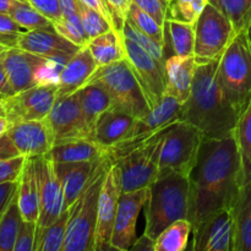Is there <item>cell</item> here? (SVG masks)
Segmentation results:
<instances>
[{
  "mask_svg": "<svg viewBox=\"0 0 251 251\" xmlns=\"http://www.w3.org/2000/svg\"><path fill=\"white\" fill-rule=\"evenodd\" d=\"M203 137L198 127L183 120L172 125L163 139L158 176L178 173L189 176L196 163Z\"/></svg>",
  "mask_w": 251,
  "mask_h": 251,
  "instance_id": "obj_8",
  "label": "cell"
},
{
  "mask_svg": "<svg viewBox=\"0 0 251 251\" xmlns=\"http://www.w3.org/2000/svg\"><path fill=\"white\" fill-rule=\"evenodd\" d=\"M22 1H29V0H22Z\"/></svg>",
  "mask_w": 251,
  "mask_h": 251,
  "instance_id": "obj_59",
  "label": "cell"
},
{
  "mask_svg": "<svg viewBox=\"0 0 251 251\" xmlns=\"http://www.w3.org/2000/svg\"><path fill=\"white\" fill-rule=\"evenodd\" d=\"M17 186H19V180L0 184V220L6 211L9 203L14 199L15 194L17 193Z\"/></svg>",
  "mask_w": 251,
  "mask_h": 251,
  "instance_id": "obj_48",
  "label": "cell"
},
{
  "mask_svg": "<svg viewBox=\"0 0 251 251\" xmlns=\"http://www.w3.org/2000/svg\"><path fill=\"white\" fill-rule=\"evenodd\" d=\"M109 156L103 159L95 176L77 200L70 206L63 251H95L96 228L98 218V201L105 173L112 163Z\"/></svg>",
  "mask_w": 251,
  "mask_h": 251,
  "instance_id": "obj_5",
  "label": "cell"
},
{
  "mask_svg": "<svg viewBox=\"0 0 251 251\" xmlns=\"http://www.w3.org/2000/svg\"><path fill=\"white\" fill-rule=\"evenodd\" d=\"M1 54H0V100L10 97V96H14L15 93H16L15 92L14 87H12L11 82H10L9 76H7L6 70H5L4 64H2Z\"/></svg>",
  "mask_w": 251,
  "mask_h": 251,
  "instance_id": "obj_50",
  "label": "cell"
},
{
  "mask_svg": "<svg viewBox=\"0 0 251 251\" xmlns=\"http://www.w3.org/2000/svg\"><path fill=\"white\" fill-rule=\"evenodd\" d=\"M181 104L173 97L164 96L157 107L152 108L149 114L136 118L129 134L123 141L109 149L112 161H118L135 150L145 146L161 136L169 127L180 120Z\"/></svg>",
  "mask_w": 251,
  "mask_h": 251,
  "instance_id": "obj_7",
  "label": "cell"
},
{
  "mask_svg": "<svg viewBox=\"0 0 251 251\" xmlns=\"http://www.w3.org/2000/svg\"><path fill=\"white\" fill-rule=\"evenodd\" d=\"M69 216L70 208L64 211L60 217L48 227L37 230L34 251H63Z\"/></svg>",
  "mask_w": 251,
  "mask_h": 251,
  "instance_id": "obj_32",
  "label": "cell"
},
{
  "mask_svg": "<svg viewBox=\"0 0 251 251\" xmlns=\"http://www.w3.org/2000/svg\"><path fill=\"white\" fill-rule=\"evenodd\" d=\"M46 119L53 131L55 142L76 137H88V129L77 92L64 97H56L55 103Z\"/></svg>",
  "mask_w": 251,
  "mask_h": 251,
  "instance_id": "obj_17",
  "label": "cell"
},
{
  "mask_svg": "<svg viewBox=\"0 0 251 251\" xmlns=\"http://www.w3.org/2000/svg\"><path fill=\"white\" fill-rule=\"evenodd\" d=\"M49 154L54 163H68L97 161L109 156V150L88 137H76L55 142Z\"/></svg>",
  "mask_w": 251,
  "mask_h": 251,
  "instance_id": "obj_25",
  "label": "cell"
},
{
  "mask_svg": "<svg viewBox=\"0 0 251 251\" xmlns=\"http://www.w3.org/2000/svg\"><path fill=\"white\" fill-rule=\"evenodd\" d=\"M220 58L198 64L190 96L181 104L180 120L198 127L207 139L233 135L239 119L218 83Z\"/></svg>",
  "mask_w": 251,
  "mask_h": 251,
  "instance_id": "obj_2",
  "label": "cell"
},
{
  "mask_svg": "<svg viewBox=\"0 0 251 251\" xmlns=\"http://www.w3.org/2000/svg\"><path fill=\"white\" fill-rule=\"evenodd\" d=\"M0 114H4V109H2V105H1V100H0Z\"/></svg>",
  "mask_w": 251,
  "mask_h": 251,
  "instance_id": "obj_58",
  "label": "cell"
},
{
  "mask_svg": "<svg viewBox=\"0 0 251 251\" xmlns=\"http://www.w3.org/2000/svg\"><path fill=\"white\" fill-rule=\"evenodd\" d=\"M17 156H21V153L6 132L0 137V159H7Z\"/></svg>",
  "mask_w": 251,
  "mask_h": 251,
  "instance_id": "obj_49",
  "label": "cell"
},
{
  "mask_svg": "<svg viewBox=\"0 0 251 251\" xmlns=\"http://www.w3.org/2000/svg\"><path fill=\"white\" fill-rule=\"evenodd\" d=\"M193 233L194 251H234L235 228L230 210L215 213Z\"/></svg>",
  "mask_w": 251,
  "mask_h": 251,
  "instance_id": "obj_16",
  "label": "cell"
},
{
  "mask_svg": "<svg viewBox=\"0 0 251 251\" xmlns=\"http://www.w3.org/2000/svg\"><path fill=\"white\" fill-rule=\"evenodd\" d=\"M80 16L82 20L83 27L87 33L88 38L92 39L96 37L100 36V34L105 33L109 29L113 28L110 22L107 19L102 16L100 12L95 11V10L90 9V7L85 6L80 2Z\"/></svg>",
  "mask_w": 251,
  "mask_h": 251,
  "instance_id": "obj_41",
  "label": "cell"
},
{
  "mask_svg": "<svg viewBox=\"0 0 251 251\" xmlns=\"http://www.w3.org/2000/svg\"><path fill=\"white\" fill-rule=\"evenodd\" d=\"M217 80L240 117L251 100V48L245 29L235 34L220 58Z\"/></svg>",
  "mask_w": 251,
  "mask_h": 251,
  "instance_id": "obj_4",
  "label": "cell"
},
{
  "mask_svg": "<svg viewBox=\"0 0 251 251\" xmlns=\"http://www.w3.org/2000/svg\"><path fill=\"white\" fill-rule=\"evenodd\" d=\"M22 221L24 217L21 215L16 193L0 220V251H14Z\"/></svg>",
  "mask_w": 251,
  "mask_h": 251,
  "instance_id": "obj_33",
  "label": "cell"
},
{
  "mask_svg": "<svg viewBox=\"0 0 251 251\" xmlns=\"http://www.w3.org/2000/svg\"><path fill=\"white\" fill-rule=\"evenodd\" d=\"M167 20L195 24L207 0H167Z\"/></svg>",
  "mask_w": 251,
  "mask_h": 251,
  "instance_id": "obj_37",
  "label": "cell"
},
{
  "mask_svg": "<svg viewBox=\"0 0 251 251\" xmlns=\"http://www.w3.org/2000/svg\"><path fill=\"white\" fill-rule=\"evenodd\" d=\"M37 222L31 221H22L20 226L19 234H17L16 243H15L14 251H34L36 244Z\"/></svg>",
  "mask_w": 251,
  "mask_h": 251,
  "instance_id": "obj_44",
  "label": "cell"
},
{
  "mask_svg": "<svg viewBox=\"0 0 251 251\" xmlns=\"http://www.w3.org/2000/svg\"><path fill=\"white\" fill-rule=\"evenodd\" d=\"M7 135L22 156L36 157L50 152L55 137L47 119L28 120L10 124Z\"/></svg>",
  "mask_w": 251,
  "mask_h": 251,
  "instance_id": "obj_19",
  "label": "cell"
},
{
  "mask_svg": "<svg viewBox=\"0 0 251 251\" xmlns=\"http://www.w3.org/2000/svg\"><path fill=\"white\" fill-rule=\"evenodd\" d=\"M58 97V85H37L34 87L2 98L1 105L10 124L48 117Z\"/></svg>",
  "mask_w": 251,
  "mask_h": 251,
  "instance_id": "obj_12",
  "label": "cell"
},
{
  "mask_svg": "<svg viewBox=\"0 0 251 251\" xmlns=\"http://www.w3.org/2000/svg\"><path fill=\"white\" fill-rule=\"evenodd\" d=\"M17 48L42 58L56 60L61 64H65L81 49L80 47L59 34L54 27L26 31L19 37Z\"/></svg>",
  "mask_w": 251,
  "mask_h": 251,
  "instance_id": "obj_18",
  "label": "cell"
},
{
  "mask_svg": "<svg viewBox=\"0 0 251 251\" xmlns=\"http://www.w3.org/2000/svg\"><path fill=\"white\" fill-rule=\"evenodd\" d=\"M196 63H207L222 56L235 37L234 27L227 16L207 2L195 24Z\"/></svg>",
  "mask_w": 251,
  "mask_h": 251,
  "instance_id": "obj_9",
  "label": "cell"
},
{
  "mask_svg": "<svg viewBox=\"0 0 251 251\" xmlns=\"http://www.w3.org/2000/svg\"><path fill=\"white\" fill-rule=\"evenodd\" d=\"M10 16L19 25H21L27 31L39 28H51L53 22L42 15L36 7L32 6L28 1L15 0L11 10L9 12Z\"/></svg>",
  "mask_w": 251,
  "mask_h": 251,
  "instance_id": "obj_36",
  "label": "cell"
},
{
  "mask_svg": "<svg viewBox=\"0 0 251 251\" xmlns=\"http://www.w3.org/2000/svg\"><path fill=\"white\" fill-rule=\"evenodd\" d=\"M193 232L190 221L178 220L166 228L154 240L153 251H184Z\"/></svg>",
  "mask_w": 251,
  "mask_h": 251,
  "instance_id": "obj_31",
  "label": "cell"
},
{
  "mask_svg": "<svg viewBox=\"0 0 251 251\" xmlns=\"http://www.w3.org/2000/svg\"><path fill=\"white\" fill-rule=\"evenodd\" d=\"M244 185L242 156L234 134L223 139L203 137L189 174V215L193 230L222 210H232Z\"/></svg>",
  "mask_w": 251,
  "mask_h": 251,
  "instance_id": "obj_1",
  "label": "cell"
},
{
  "mask_svg": "<svg viewBox=\"0 0 251 251\" xmlns=\"http://www.w3.org/2000/svg\"><path fill=\"white\" fill-rule=\"evenodd\" d=\"M234 136L242 156L244 183H247L251 180V100L247 109L238 119Z\"/></svg>",
  "mask_w": 251,
  "mask_h": 251,
  "instance_id": "obj_34",
  "label": "cell"
},
{
  "mask_svg": "<svg viewBox=\"0 0 251 251\" xmlns=\"http://www.w3.org/2000/svg\"><path fill=\"white\" fill-rule=\"evenodd\" d=\"M167 47L171 49L172 55H195V25L166 20L164 22V49Z\"/></svg>",
  "mask_w": 251,
  "mask_h": 251,
  "instance_id": "obj_30",
  "label": "cell"
},
{
  "mask_svg": "<svg viewBox=\"0 0 251 251\" xmlns=\"http://www.w3.org/2000/svg\"><path fill=\"white\" fill-rule=\"evenodd\" d=\"M169 129L150 144L115 161L122 171V193L146 189L158 178L159 154Z\"/></svg>",
  "mask_w": 251,
  "mask_h": 251,
  "instance_id": "obj_10",
  "label": "cell"
},
{
  "mask_svg": "<svg viewBox=\"0 0 251 251\" xmlns=\"http://www.w3.org/2000/svg\"><path fill=\"white\" fill-rule=\"evenodd\" d=\"M113 19V27L122 33L132 0H104Z\"/></svg>",
  "mask_w": 251,
  "mask_h": 251,
  "instance_id": "obj_45",
  "label": "cell"
},
{
  "mask_svg": "<svg viewBox=\"0 0 251 251\" xmlns=\"http://www.w3.org/2000/svg\"><path fill=\"white\" fill-rule=\"evenodd\" d=\"M123 39L126 51V60L129 61L137 81L141 85L152 109L161 103L166 93V64L151 55L146 49L132 39L124 36Z\"/></svg>",
  "mask_w": 251,
  "mask_h": 251,
  "instance_id": "obj_11",
  "label": "cell"
},
{
  "mask_svg": "<svg viewBox=\"0 0 251 251\" xmlns=\"http://www.w3.org/2000/svg\"><path fill=\"white\" fill-rule=\"evenodd\" d=\"M10 126V123L7 120V118L5 117V114H0V137L2 135H5L7 132V129Z\"/></svg>",
  "mask_w": 251,
  "mask_h": 251,
  "instance_id": "obj_55",
  "label": "cell"
},
{
  "mask_svg": "<svg viewBox=\"0 0 251 251\" xmlns=\"http://www.w3.org/2000/svg\"><path fill=\"white\" fill-rule=\"evenodd\" d=\"M6 49H9V48H7V47H5V46H2V44H0V54L4 53V51L6 50Z\"/></svg>",
  "mask_w": 251,
  "mask_h": 251,
  "instance_id": "obj_57",
  "label": "cell"
},
{
  "mask_svg": "<svg viewBox=\"0 0 251 251\" xmlns=\"http://www.w3.org/2000/svg\"><path fill=\"white\" fill-rule=\"evenodd\" d=\"M122 195V171L117 162L109 164L103 180L98 201V218L96 228L95 251L113 250L110 245L113 226Z\"/></svg>",
  "mask_w": 251,
  "mask_h": 251,
  "instance_id": "obj_14",
  "label": "cell"
},
{
  "mask_svg": "<svg viewBox=\"0 0 251 251\" xmlns=\"http://www.w3.org/2000/svg\"><path fill=\"white\" fill-rule=\"evenodd\" d=\"M17 201L24 220L37 222L39 217V186L34 157L26 158L19 178Z\"/></svg>",
  "mask_w": 251,
  "mask_h": 251,
  "instance_id": "obj_26",
  "label": "cell"
},
{
  "mask_svg": "<svg viewBox=\"0 0 251 251\" xmlns=\"http://www.w3.org/2000/svg\"><path fill=\"white\" fill-rule=\"evenodd\" d=\"M36 169L39 186V217L37 230L55 222L64 212V190L50 154L36 156Z\"/></svg>",
  "mask_w": 251,
  "mask_h": 251,
  "instance_id": "obj_13",
  "label": "cell"
},
{
  "mask_svg": "<svg viewBox=\"0 0 251 251\" xmlns=\"http://www.w3.org/2000/svg\"><path fill=\"white\" fill-rule=\"evenodd\" d=\"M82 5L85 6L90 7V9L95 10V11L100 12L104 19H107L108 21L110 22V25L113 26V19H112V15H110L109 9H108L107 4H105L104 0H78ZM114 28V27H113Z\"/></svg>",
  "mask_w": 251,
  "mask_h": 251,
  "instance_id": "obj_51",
  "label": "cell"
},
{
  "mask_svg": "<svg viewBox=\"0 0 251 251\" xmlns=\"http://www.w3.org/2000/svg\"><path fill=\"white\" fill-rule=\"evenodd\" d=\"M189 215V176L178 173L158 176L149 186L145 234L152 240L178 220Z\"/></svg>",
  "mask_w": 251,
  "mask_h": 251,
  "instance_id": "obj_3",
  "label": "cell"
},
{
  "mask_svg": "<svg viewBox=\"0 0 251 251\" xmlns=\"http://www.w3.org/2000/svg\"><path fill=\"white\" fill-rule=\"evenodd\" d=\"M107 157L97 161L55 163L56 173L64 190V210H68L77 200L95 176L100 164Z\"/></svg>",
  "mask_w": 251,
  "mask_h": 251,
  "instance_id": "obj_21",
  "label": "cell"
},
{
  "mask_svg": "<svg viewBox=\"0 0 251 251\" xmlns=\"http://www.w3.org/2000/svg\"><path fill=\"white\" fill-rule=\"evenodd\" d=\"M28 2L53 24L58 22L63 17L60 0H29Z\"/></svg>",
  "mask_w": 251,
  "mask_h": 251,
  "instance_id": "obj_47",
  "label": "cell"
},
{
  "mask_svg": "<svg viewBox=\"0 0 251 251\" xmlns=\"http://www.w3.org/2000/svg\"><path fill=\"white\" fill-rule=\"evenodd\" d=\"M87 83L102 86L112 100L113 108L132 117L141 118L151 110L144 90L126 58L97 68Z\"/></svg>",
  "mask_w": 251,
  "mask_h": 251,
  "instance_id": "obj_6",
  "label": "cell"
},
{
  "mask_svg": "<svg viewBox=\"0 0 251 251\" xmlns=\"http://www.w3.org/2000/svg\"><path fill=\"white\" fill-rule=\"evenodd\" d=\"M247 36H248V41H249V44H250V48H251V21L249 22V25H248L247 27Z\"/></svg>",
  "mask_w": 251,
  "mask_h": 251,
  "instance_id": "obj_56",
  "label": "cell"
},
{
  "mask_svg": "<svg viewBox=\"0 0 251 251\" xmlns=\"http://www.w3.org/2000/svg\"><path fill=\"white\" fill-rule=\"evenodd\" d=\"M123 36L126 37V38L132 39V41L136 42L137 44L142 47L144 49H146L151 55H153L154 58L158 59L159 61L166 64V55H164V47L163 44H161L159 42L154 41L151 37L146 36L145 33L140 32L139 29L135 28L132 25H130L129 22L125 21L124 27H123Z\"/></svg>",
  "mask_w": 251,
  "mask_h": 251,
  "instance_id": "obj_40",
  "label": "cell"
},
{
  "mask_svg": "<svg viewBox=\"0 0 251 251\" xmlns=\"http://www.w3.org/2000/svg\"><path fill=\"white\" fill-rule=\"evenodd\" d=\"M132 2L142 11L151 15L159 25L164 26L167 20V7H168L167 0H132Z\"/></svg>",
  "mask_w": 251,
  "mask_h": 251,
  "instance_id": "obj_46",
  "label": "cell"
},
{
  "mask_svg": "<svg viewBox=\"0 0 251 251\" xmlns=\"http://www.w3.org/2000/svg\"><path fill=\"white\" fill-rule=\"evenodd\" d=\"M149 199V188L132 193H122L113 226L110 245L113 250L129 251L136 240L139 215Z\"/></svg>",
  "mask_w": 251,
  "mask_h": 251,
  "instance_id": "obj_15",
  "label": "cell"
},
{
  "mask_svg": "<svg viewBox=\"0 0 251 251\" xmlns=\"http://www.w3.org/2000/svg\"><path fill=\"white\" fill-rule=\"evenodd\" d=\"M230 211L235 228L234 251H251V180L242 186Z\"/></svg>",
  "mask_w": 251,
  "mask_h": 251,
  "instance_id": "obj_27",
  "label": "cell"
},
{
  "mask_svg": "<svg viewBox=\"0 0 251 251\" xmlns=\"http://www.w3.org/2000/svg\"><path fill=\"white\" fill-rule=\"evenodd\" d=\"M196 68L195 55H172L167 58V87L164 96L176 98L180 104H184L190 96Z\"/></svg>",
  "mask_w": 251,
  "mask_h": 251,
  "instance_id": "obj_23",
  "label": "cell"
},
{
  "mask_svg": "<svg viewBox=\"0 0 251 251\" xmlns=\"http://www.w3.org/2000/svg\"><path fill=\"white\" fill-rule=\"evenodd\" d=\"M26 31L9 14H0V44L7 48H15L19 37Z\"/></svg>",
  "mask_w": 251,
  "mask_h": 251,
  "instance_id": "obj_42",
  "label": "cell"
},
{
  "mask_svg": "<svg viewBox=\"0 0 251 251\" xmlns=\"http://www.w3.org/2000/svg\"><path fill=\"white\" fill-rule=\"evenodd\" d=\"M97 68L88 47L81 48L61 68L58 81V97L77 92L87 83Z\"/></svg>",
  "mask_w": 251,
  "mask_h": 251,
  "instance_id": "obj_22",
  "label": "cell"
},
{
  "mask_svg": "<svg viewBox=\"0 0 251 251\" xmlns=\"http://www.w3.org/2000/svg\"><path fill=\"white\" fill-rule=\"evenodd\" d=\"M1 59L10 82L16 93L37 86V71L47 61L46 58L17 47L6 49L1 54Z\"/></svg>",
  "mask_w": 251,
  "mask_h": 251,
  "instance_id": "obj_20",
  "label": "cell"
},
{
  "mask_svg": "<svg viewBox=\"0 0 251 251\" xmlns=\"http://www.w3.org/2000/svg\"><path fill=\"white\" fill-rule=\"evenodd\" d=\"M228 17L235 32L247 29L251 21V0H207Z\"/></svg>",
  "mask_w": 251,
  "mask_h": 251,
  "instance_id": "obj_35",
  "label": "cell"
},
{
  "mask_svg": "<svg viewBox=\"0 0 251 251\" xmlns=\"http://www.w3.org/2000/svg\"><path fill=\"white\" fill-rule=\"evenodd\" d=\"M15 0H0V14H9Z\"/></svg>",
  "mask_w": 251,
  "mask_h": 251,
  "instance_id": "obj_54",
  "label": "cell"
},
{
  "mask_svg": "<svg viewBox=\"0 0 251 251\" xmlns=\"http://www.w3.org/2000/svg\"><path fill=\"white\" fill-rule=\"evenodd\" d=\"M135 120L132 115L112 107L100 115L88 139L109 150L126 137Z\"/></svg>",
  "mask_w": 251,
  "mask_h": 251,
  "instance_id": "obj_24",
  "label": "cell"
},
{
  "mask_svg": "<svg viewBox=\"0 0 251 251\" xmlns=\"http://www.w3.org/2000/svg\"><path fill=\"white\" fill-rule=\"evenodd\" d=\"M81 109L88 129V137L100 115L113 107L107 91L97 83H86L77 91Z\"/></svg>",
  "mask_w": 251,
  "mask_h": 251,
  "instance_id": "obj_28",
  "label": "cell"
},
{
  "mask_svg": "<svg viewBox=\"0 0 251 251\" xmlns=\"http://www.w3.org/2000/svg\"><path fill=\"white\" fill-rule=\"evenodd\" d=\"M126 21L130 25H132L135 28L139 29L140 32L151 37L154 41L159 42L164 47V26L159 25L151 15L142 11L134 2L131 4L129 12H127Z\"/></svg>",
  "mask_w": 251,
  "mask_h": 251,
  "instance_id": "obj_38",
  "label": "cell"
},
{
  "mask_svg": "<svg viewBox=\"0 0 251 251\" xmlns=\"http://www.w3.org/2000/svg\"><path fill=\"white\" fill-rule=\"evenodd\" d=\"M153 245H154V240H152L151 238H149L144 233L141 237L137 238V239L135 240V243L132 244L131 249H130V250H134V251H137V250L153 251Z\"/></svg>",
  "mask_w": 251,
  "mask_h": 251,
  "instance_id": "obj_52",
  "label": "cell"
},
{
  "mask_svg": "<svg viewBox=\"0 0 251 251\" xmlns=\"http://www.w3.org/2000/svg\"><path fill=\"white\" fill-rule=\"evenodd\" d=\"M53 26L59 34H61L64 38L69 39L80 48L86 47L90 42V38L83 27L80 12L73 15H64L61 20L54 22Z\"/></svg>",
  "mask_w": 251,
  "mask_h": 251,
  "instance_id": "obj_39",
  "label": "cell"
},
{
  "mask_svg": "<svg viewBox=\"0 0 251 251\" xmlns=\"http://www.w3.org/2000/svg\"><path fill=\"white\" fill-rule=\"evenodd\" d=\"M60 6L63 16L80 12V1L78 0H60Z\"/></svg>",
  "mask_w": 251,
  "mask_h": 251,
  "instance_id": "obj_53",
  "label": "cell"
},
{
  "mask_svg": "<svg viewBox=\"0 0 251 251\" xmlns=\"http://www.w3.org/2000/svg\"><path fill=\"white\" fill-rule=\"evenodd\" d=\"M26 156H17L7 159H0V184L17 181L22 173Z\"/></svg>",
  "mask_w": 251,
  "mask_h": 251,
  "instance_id": "obj_43",
  "label": "cell"
},
{
  "mask_svg": "<svg viewBox=\"0 0 251 251\" xmlns=\"http://www.w3.org/2000/svg\"><path fill=\"white\" fill-rule=\"evenodd\" d=\"M87 47L98 68L126 58L123 33L114 28L90 39Z\"/></svg>",
  "mask_w": 251,
  "mask_h": 251,
  "instance_id": "obj_29",
  "label": "cell"
}]
</instances>
